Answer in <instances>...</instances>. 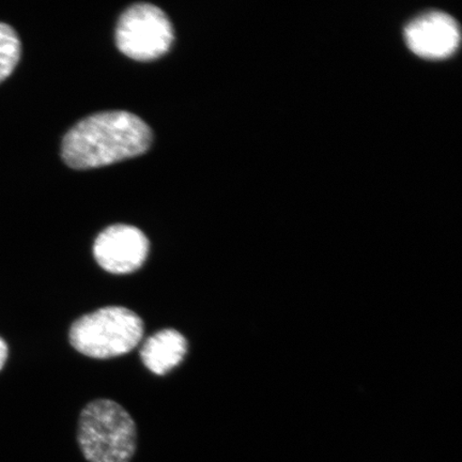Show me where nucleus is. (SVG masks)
Segmentation results:
<instances>
[{"label":"nucleus","mask_w":462,"mask_h":462,"mask_svg":"<svg viewBox=\"0 0 462 462\" xmlns=\"http://www.w3.org/2000/svg\"><path fill=\"white\" fill-rule=\"evenodd\" d=\"M188 349V340L180 332L164 328L144 340L140 356L150 372L164 375L183 361Z\"/></svg>","instance_id":"obj_7"},{"label":"nucleus","mask_w":462,"mask_h":462,"mask_svg":"<svg viewBox=\"0 0 462 462\" xmlns=\"http://www.w3.org/2000/svg\"><path fill=\"white\" fill-rule=\"evenodd\" d=\"M22 45L14 29L0 23V83L7 79L20 61Z\"/></svg>","instance_id":"obj_8"},{"label":"nucleus","mask_w":462,"mask_h":462,"mask_svg":"<svg viewBox=\"0 0 462 462\" xmlns=\"http://www.w3.org/2000/svg\"><path fill=\"white\" fill-rule=\"evenodd\" d=\"M143 322L123 306H107L79 317L69 339L75 350L92 359H112L129 354L143 337Z\"/></svg>","instance_id":"obj_3"},{"label":"nucleus","mask_w":462,"mask_h":462,"mask_svg":"<svg viewBox=\"0 0 462 462\" xmlns=\"http://www.w3.org/2000/svg\"><path fill=\"white\" fill-rule=\"evenodd\" d=\"M173 42V29L163 10L152 4H135L121 15L116 43L132 60L149 61L163 56Z\"/></svg>","instance_id":"obj_4"},{"label":"nucleus","mask_w":462,"mask_h":462,"mask_svg":"<svg viewBox=\"0 0 462 462\" xmlns=\"http://www.w3.org/2000/svg\"><path fill=\"white\" fill-rule=\"evenodd\" d=\"M8 355V345L2 337H0V371L4 368L5 362H7Z\"/></svg>","instance_id":"obj_9"},{"label":"nucleus","mask_w":462,"mask_h":462,"mask_svg":"<svg viewBox=\"0 0 462 462\" xmlns=\"http://www.w3.org/2000/svg\"><path fill=\"white\" fill-rule=\"evenodd\" d=\"M149 241L142 230L116 224L104 229L94 245L96 262L112 274L135 273L146 262Z\"/></svg>","instance_id":"obj_5"},{"label":"nucleus","mask_w":462,"mask_h":462,"mask_svg":"<svg viewBox=\"0 0 462 462\" xmlns=\"http://www.w3.org/2000/svg\"><path fill=\"white\" fill-rule=\"evenodd\" d=\"M152 132L136 115L97 113L79 121L62 142V158L75 170L97 169L146 152Z\"/></svg>","instance_id":"obj_1"},{"label":"nucleus","mask_w":462,"mask_h":462,"mask_svg":"<svg viewBox=\"0 0 462 462\" xmlns=\"http://www.w3.org/2000/svg\"><path fill=\"white\" fill-rule=\"evenodd\" d=\"M77 441L87 462H132L137 450V427L118 402L97 400L79 414Z\"/></svg>","instance_id":"obj_2"},{"label":"nucleus","mask_w":462,"mask_h":462,"mask_svg":"<svg viewBox=\"0 0 462 462\" xmlns=\"http://www.w3.org/2000/svg\"><path fill=\"white\" fill-rule=\"evenodd\" d=\"M404 38L414 54L430 60H442L457 50L460 31L452 16L435 11L410 23L404 31Z\"/></svg>","instance_id":"obj_6"}]
</instances>
